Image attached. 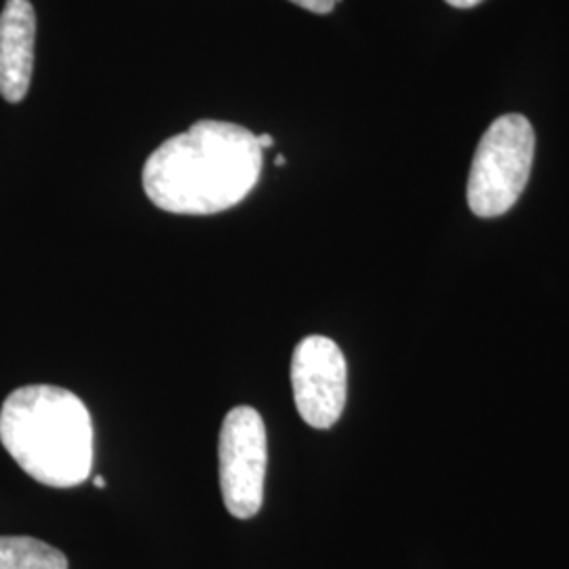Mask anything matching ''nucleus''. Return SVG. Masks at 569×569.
Listing matches in <instances>:
<instances>
[{
    "mask_svg": "<svg viewBox=\"0 0 569 569\" xmlns=\"http://www.w3.org/2000/svg\"><path fill=\"white\" fill-rule=\"evenodd\" d=\"M93 483H96V488H106V479H103L102 475H96V477H93Z\"/></svg>",
    "mask_w": 569,
    "mask_h": 569,
    "instance_id": "nucleus-11",
    "label": "nucleus"
},
{
    "mask_svg": "<svg viewBox=\"0 0 569 569\" xmlns=\"http://www.w3.org/2000/svg\"><path fill=\"white\" fill-rule=\"evenodd\" d=\"M293 401L308 427L326 430L342 416L348 390L345 352L326 336H308L291 359Z\"/></svg>",
    "mask_w": 569,
    "mask_h": 569,
    "instance_id": "nucleus-5",
    "label": "nucleus"
},
{
    "mask_svg": "<svg viewBox=\"0 0 569 569\" xmlns=\"http://www.w3.org/2000/svg\"><path fill=\"white\" fill-rule=\"evenodd\" d=\"M0 569H68V559L37 538L0 536Z\"/></svg>",
    "mask_w": 569,
    "mask_h": 569,
    "instance_id": "nucleus-7",
    "label": "nucleus"
},
{
    "mask_svg": "<svg viewBox=\"0 0 569 569\" xmlns=\"http://www.w3.org/2000/svg\"><path fill=\"white\" fill-rule=\"evenodd\" d=\"M218 458L226 509L237 519L256 517L264 502L268 441L264 420L253 407L239 406L226 413Z\"/></svg>",
    "mask_w": 569,
    "mask_h": 569,
    "instance_id": "nucleus-4",
    "label": "nucleus"
},
{
    "mask_svg": "<svg viewBox=\"0 0 569 569\" xmlns=\"http://www.w3.org/2000/svg\"><path fill=\"white\" fill-rule=\"evenodd\" d=\"M0 443L26 475L47 488H77L91 475V413L66 388L13 390L0 409Z\"/></svg>",
    "mask_w": 569,
    "mask_h": 569,
    "instance_id": "nucleus-2",
    "label": "nucleus"
},
{
    "mask_svg": "<svg viewBox=\"0 0 569 569\" xmlns=\"http://www.w3.org/2000/svg\"><path fill=\"white\" fill-rule=\"evenodd\" d=\"M262 152L258 136L241 124L194 122L148 157L143 190L152 204L169 213H222L244 201L260 182Z\"/></svg>",
    "mask_w": 569,
    "mask_h": 569,
    "instance_id": "nucleus-1",
    "label": "nucleus"
},
{
    "mask_svg": "<svg viewBox=\"0 0 569 569\" xmlns=\"http://www.w3.org/2000/svg\"><path fill=\"white\" fill-rule=\"evenodd\" d=\"M289 2L302 7L306 11H312V13H317V16H327V13H331L333 7H336L338 2H342V0H289Z\"/></svg>",
    "mask_w": 569,
    "mask_h": 569,
    "instance_id": "nucleus-8",
    "label": "nucleus"
},
{
    "mask_svg": "<svg viewBox=\"0 0 569 569\" xmlns=\"http://www.w3.org/2000/svg\"><path fill=\"white\" fill-rule=\"evenodd\" d=\"M446 2L451 4V7H456V9H470V7H477L483 0H446Z\"/></svg>",
    "mask_w": 569,
    "mask_h": 569,
    "instance_id": "nucleus-9",
    "label": "nucleus"
},
{
    "mask_svg": "<svg viewBox=\"0 0 569 569\" xmlns=\"http://www.w3.org/2000/svg\"><path fill=\"white\" fill-rule=\"evenodd\" d=\"M274 163L284 164V157H277V159H274Z\"/></svg>",
    "mask_w": 569,
    "mask_h": 569,
    "instance_id": "nucleus-12",
    "label": "nucleus"
},
{
    "mask_svg": "<svg viewBox=\"0 0 569 569\" xmlns=\"http://www.w3.org/2000/svg\"><path fill=\"white\" fill-rule=\"evenodd\" d=\"M536 154V133L523 114H505L489 124L470 164L467 201L479 218H498L523 194Z\"/></svg>",
    "mask_w": 569,
    "mask_h": 569,
    "instance_id": "nucleus-3",
    "label": "nucleus"
},
{
    "mask_svg": "<svg viewBox=\"0 0 569 569\" xmlns=\"http://www.w3.org/2000/svg\"><path fill=\"white\" fill-rule=\"evenodd\" d=\"M258 143L262 146V150H266V148H272V146H274V138L268 136V133H262V136H258Z\"/></svg>",
    "mask_w": 569,
    "mask_h": 569,
    "instance_id": "nucleus-10",
    "label": "nucleus"
},
{
    "mask_svg": "<svg viewBox=\"0 0 569 569\" xmlns=\"http://www.w3.org/2000/svg\"><path fill=\"white\" fill-rule=\"evenodd\" d=\"M37 13L30 0H7L0 13V96L20 103L32 82Z\"/></svg>",
    "mask_w": 569,
    "mask_h": 569,
    "instance_id": "nucleus-6",
    "label": "nucleus"
}]
</instances>
